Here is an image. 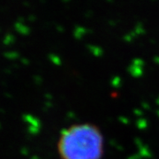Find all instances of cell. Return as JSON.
<instances>
[{
	"instance_id": "cell-1",
	"label": "cell",
	"mask_w": 159,
	"mask_h": 159,
	"mask_svg": "<svg viewBox=\"0 0 159 159\" xmlns=\"http://www.w3.org/2000/svg\"><path fill=\"white\" fill-rule=\"evenodd\" d=\"M57 149L60 159H102L103 135L90 123L71 125L59 134Z\"/></svg>"
}]
</instances>
